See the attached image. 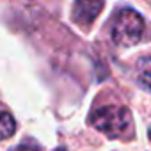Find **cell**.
<instances>
[{
	"label": "cell",
	"mask_w": 151,
	"mask_h": 151,
	"mask_svg": "<svg viewBox=\"0 0 151 151\" xmlns=\"http://www.w3.org/2000/svg\"><path fill=\"white\" fill-rule=\"evenodd\" d=\"M89 123L98 132L105 133L110 139H117L124 135L132 126V114L126 107L119 105H105L93 110Z\"/></svg>",
	"instance_id": "obj_1"
},
{
	"label": "cell",
	"mask_w": 151,
	"mask_h": 151,
	"mask_svg": "<svg viewBox=\"0 0 151 151\" xmlns=\"http://www.w3.org/2000/svg\"><path fill=\"white\" fill-rule=\"evenodd\" d=\"M144 34V18L135 9H121L112 22V41L121 48L137 45Z\"/></svg>",
	"instance_id": "obj_2"
},
{
	"label": "cell",
	"mask_w": 151,
	"mask_h": 151,
	"mask_svg": "<svg viewBox=\"0 0 151 151\" xmlns=\"http://www.w3.org/2000/svg\"><path fill=\"white\" fill-rule=\"evenodd\" d=\"M105 0H75V7L71 18L75 23L82 27H89L103 11Z\"/></svg>",
	"instance_id": "obj_3"
},
{
	"label": "cell",
	"mask_w": 151,
	"mask_h": 151,
	"mask_svg": "<svg viewBox=\"0 0 151 151\" xmlns=\"http://www.w3.org/2000/svg\"><path fill=\"white\" fill-rule=\"evenodd\" d=\"M137 82L142 89L151 93V57H140L137 60Z\"/></svg>",
	"instance_id": "obj_4"
},
{
	"label": "cell",
	"mask_w": 151,
	"mask_h": 151,
	"mask_svg": "<svg viewBox=\"0 0 151 151\" xmlns=\"http://www.w3.org/2000/svg\"><path fill=\"white\" fill-rule=\"evenodd\" d=\"M16 132V121L9 112H0V140L13 137Z\"/></svg>",
	"instance_id": "obj_5"
},
{
	"label": "cell",
	"mask_w": 151,
	"mask_h": 151,
	"mask_svg": "<svg viewBox=\"0 0 151 151\" xmlns=\"http://www.w3.org/2000/svg\"><path fill=\"white\" fill-rule=\"evenodd\" d=\"M11 151H41V147H39V144L37 142H34V140H25V142H22V144H18L16 147H13Z\"/></svg>",
	"instance_id": "obj_6"
},
{
	"label": "cell",
	"mask_w": 151,
	"mask_h": 151,
	"mask_svg": "<svg viewBox=\"0 0 151 151\" xmlns=\"http://www.w3.org/2000/svg\"><path fill=\"white\" fill-rule=\"evenodd\" d=\"M53 151H68L66 147H57V149H53Z\"/></svg>",
	"instance_id": "obj_7"
},
{
	"label": "cell",
	"mask_w": 151,
	"mask_h": 151,
	"mask_svg": "<svg viewBox=\"0 0 151 151\" xmlns=\"http://www.w3.org/2000/svg\"><path fill=\"white\" fill-rule=\"evenodd\" d=\"M149 139H151V128H149Z\"/></svg>",
	"instance_id": "obj_8"
}]
</instances>
